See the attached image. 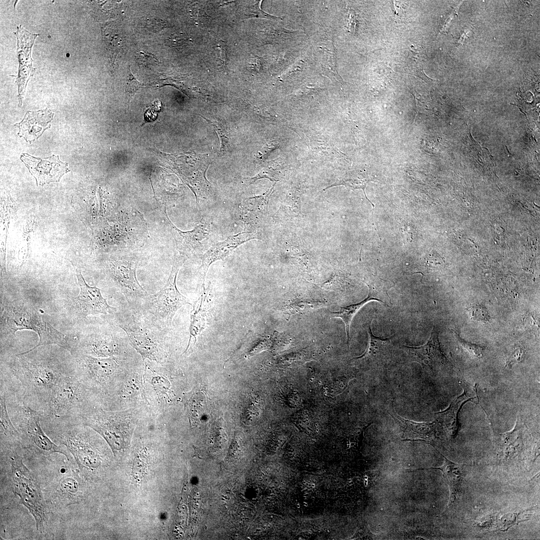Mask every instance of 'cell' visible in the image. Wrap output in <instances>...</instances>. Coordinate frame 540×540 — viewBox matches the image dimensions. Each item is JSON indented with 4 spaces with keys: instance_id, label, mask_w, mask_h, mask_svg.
<instances>
[{
    "instance_id": "obj_11",
    "label": "cell",
    "mask_w": 540,
    "mask_h": 540,
    "mask_svg": "<svg viewBox=\"0 0 540 540\" xmlns=\"http://www.w3.org/2000/svg\"><path fill=\"white\" fill-rule=\"evenodd\" d=\"M124 332L117 329L96 330L78 342L71 354L79 353L97 358L114 356L120 352Z\"/></svg>"
},
{
    "instance_id": "obj_22",
    "label": "cell",
    "mask_w": 540,
    "mask_h": 540,
    "mask_svg": "<svg viewBox=\"0 0 540 540\" xmlns=\"http://www.w3.org/2000/svg\"><path fill=\"white\" fill-rule=\"evenodd\" d=\"M444 461L442 466L438 468H417V470H438L442 473L448 484L450 492L448 506L453 504L458 500L461 493L462 484L464 478V470L465 465L452 462L441 454Z\"/></svg>"
},
{
    "instance_id": "obj_41",
    "label": "cell",
    "mask_w": 540,
    "mask_h": 540,
    "mask_svg": "<svg viewBox=\"0 0 540 540\" xmlns=\"http://www.w3.org/2000/svg\"><path fill=\"white\" fill-rule=\"evenodd\" d=\"M312 487H314V484H312Z\"/></svg>"
},
{
    "instance_id": "obj_17",
    "label": "cell",
    "mask_w": 540,
    "mask_h": 540,
    "mask_svg": "<svg viewBox=\"0 0 540 540\" xmlns=\"http://www.w3.org/2000/svg\"><path fill=\"white\" fill-rule=\"evenodd\" d=\"M17 28L16 32H14L18 40L17 53L19 62L16 82L19 106H21L27 83L35 72V68L32 66L31 52L34 40L38 34L30 33L21 25Z\"/></svg>"
},
{
    "instance_id": "obj_13",
    "label": "cell",
    "mask_w": 540,
    "mask_h": 540,
    "mask_svg": "<svg viewBox=\"0 0 540 540\" xmlns=\"http://www.w3.org/2000/svg\"><path fill=\"white\" fill-rule=\"evenodd\" d=\"M387 412L398 425L402 440L423 441L434 448L440 445L441 437L444 436L440 424L436 420L427 423L416 422L404 418L396 412L392 402L389 406Z\"/></svg>"
},
{
    "instance_id": "obj_38",
    "label": "cell",
    "mask_w": 540,
    "mask_h": 540,
    "mask_svg": "<svg viewBox=\"0 0 540 540\" xmlns=\"http://www.w3.org/2000/svg\"><path fill=\"white\" fill-rule=\"evenodd\" d=\"M523 354L522 348L516 349L509 356L506 362V366L510 368L514 364L521 362L524 358Z\"/></svg>"
},
{
    "instance_id": "obj_31",
    "label": "cell",
    "mask_w": 540,
    "mask_h": 540,
    "mask_svg": "<svg viewBox=\"0 0 540 540\" xmlns=\"http://www.w3.org/2000/svg\"><path fill=\"white\" fill-rule=\"evenodd\" d=\"M208 124L214 129L218 136L220 142V154H224L228 152L230 148V141L228 131L222 123L217 121L209 120L201 115Z\"/></svg>"
},
{
    "instance_id": "obj_2",
    "label": "cell",
    "mask_w": 540,
    "mask_h": 540,
    "mask_svg": "<svg viewBox=\"0 0 540 540\" xmlns=\"http://www.w3.org/2000/svg\"><path fill=\"white\" fill-rule=\"evenodd\" d=\"M90 390L74 375L66 376L53 390L50 401L40 415V423L56 430L82 424V415L94 407Z\"/></svg>"
},
{
    "instance_id": "obj_32",
    "label": "cell",
    "mask_w": 540,
    "mask_h": 540,
    "mask_svg": "<svg viewBox=\"0 0 540 540\" xmlns=\"http://www.w3.org/2000/svg\"><path fill=\"white\" fill-rule=\"evenodd\" d=\"M525 510L510 512L503 514L498 520L497 530L502 532L508 530L516 524H518L522 520H520V515Z\"/></svg>"
},
{
    "instance_id": "obj_33",
    "label": "cell",
    "mask_w": 540,
    "mask_h": 540,
    "mask_svg": "<svg viewBox=\"0 0 540 540\" xmlns=\"http://www.w3.org/2000/svg\"><path fill=\"white\" fill-rule=\"evenodd\" d=\"M454 334L459 346L470 356L477 358H480L483 356L484 352L485 350L484 346L464 340L460 336L456 331H454Z\"/></svg>"
},
{
    "instance_id": "obj_8",
    "label": "cell",
    "mask_w": 540,
    "mask_h": 540,
    "mask_svg": "<svg viewBox=\"0 0 540 540\" xmlns=\"http://www.w3.org/2000/svg\"><path fill=\"white\" fill-rule=\"evenodd\" d=\"M124 412H112L100 408H91L84 414L81 423L100 434L106 441L114 454L126 449L130 445L134 426L130 417L122 418Z\"/></svg>"
},
{
    "instance_id": "obj_5",
    "label": "cell",
    "mask_w": 540,
    "mask_h": 540,
    "mask_svg": "<svg viewBox=\"0 0 540 540\" xmlns=\"http://www.w3.org/2000/svg\"><path fill=\"white\" fill-rule=\"evenodd\" d=\"M18 444L4 446L10 450L9 458L14 493L34 518L37 530L42 533L48 522V508L36 478L18 454Z\"/></svg>"
},
{
    "instance_id": "obj_12",
    "label": "cell",
    "mask_w": 540,
    "mask_h": 540,
    "mask_svg": "<svg viewBox=\"0 0 540 540\" xmlns=\"http://www.w3.org/2000/svg\"><path fill=\"white\" fill-rule=\"evenodd\" d=\"M438 336V328L434 326L426 344L420 346L400 345V348L412 360L419 363L424 369L435 375L450 365L441 350Z\"/></svg>"
},
{
    "instance_id": "obj_26",
    "label": "cell",
    "mask_w": 540,
    "mask_h": 540,
    "mask_svg": "<svg viewBox=\"0 0 540 540\" xmlns=\"http://www.w3.org/2000/svg\"><path fill=\"white\" fill-rule=\"evenodd\" d=\"M1 445H11L22 442V437L10 416L6 399L0 394Z\"/></svg>"
},
{
    "instance_id": "obj_10",
    "label": "cell",
    "mask_w": 540,
    "mask_h": 540,
    "mask_svg": "<svg viewBox=\"0 0 540 540\" xmlns=\"http://www.w3.org/2000/svg\"><path fill=\"white\" fill-rule=\"evenodd\" d=\"M498 458L502 462L522 458L530 452L531 434L520 416H518L516 425L511 431L498 434L494 431Z\"/></svg>"
},
{
    "instance_id": "obj_9",
    "label": "cell",
    "mask_w": 540,
    "mask_h": 540,
    "mask_svg": "<svg viewBox=\"0 0 540 540\" xmlns=\"http://www.w3.org/2000/svg\"><path fill=\"white\" fill-rule=\"evenodd\" d=\"M138 260L122 256L111 260L109 269L118 288L125 296L130 308L137 310L149 294L139 284L136 275Z\"/></svg>"
},
{
    "instance_id": "obj_6",
    "label": "cell",
    "mask_w": 540,
    "mask_h": 540,
    "mask_svg": "<svg viewBox=\"0 0 540 540\" xmlns=\"http://www.w3.org/2000/svg\"><path fill=\"white\" fill-rule=\"evenodd\" d=\"M8 412L14 424L18 428L22 444L34 452L43 455L60 453L69 460L66 448L54 443L46 434L40 421V414L22 402L6 400Z\"/></svg>"
},
{
    "instance_id": "obj_28",
    "label": "cell",
    "mask_w": 540,
    "mask_h": 540,
    "mask_svg": "<svg viewBox=\"0 0 540 540\" xmlns=\"http://www.w3.org/2000/svg\"><path fill=\"white\" fill-rule=\"evenodd\" d=\"M206 396L204 392L196 391L187 395L186 406L192 420H199L206 408Z\"/></svg>"
},
{
    "instance_id": "obj_35",
    "label": "cell",
    "mask_w": 540,
    "mask_h": 540,
    "mask_svg": "<svg viewBox=\"0 0 540 540\" xmlns=\"http://www.w3.org/2000/svg\"><path fill=\"white\" fill-rule=\"evenodd\" d=\"M147 458L142 454L139 455L134 460L132 474L137 480L142 478L146 473Z\"/></svg>"
},
{
    "instance_id": "obj_34",
    "label": "cell",
    "mask_w": 540,
    "mask_h": 540,
    "mask_svg": "<svg viewBox=\"0 0 540 540\" xmlns=\"http://www.w3.org/2000/svg\"><path fill=\"white\" fill-rule=\"evenodd\" d=\"M324 50L326 52H325L326 54V60L322 62L324 70L330 77L334 78H338V80L341 78L336 70L334 52L326 48Z\"/></svg>"
},
{
    "instance_id": "obj_24",
    "label": "cell",
    "mask_w": 540,
    "mask_h": 540,
    "mask_svg": "<svg viewBox=\"0 0 540 540\" xmlns=\"http://www.w3.org/2000/svg\"><path fill=\"white\" fill-rule=\"evenodd\" d=\"M204 290L198 300L194 302L193 309L190 313V338L186 350L183 354L186 352L192 339L195 344L196 337L204 330L207 322V308L210 288L206 289L203 286Z\"/></svg>"
},
{
    "instance_id": "obj_20",
    "label": "cell",
    "mask_w": 540,
    "mask_h": 540,
    "mask_svg": "<svg viewBox=\"0 0 540 540\" xmlns=\"http://www.w3.org/2000/svg\"><path fill=\"white\" fill-rule=\"evenodd\" d=\"M54 115V114L48 108L28 111L22 120L14 124L19 129L18 136L27 142H34L50 127Z\"/></svg>"
},
{
    "instance_id": "obj_15",
    "label": "cell",
    "mask_w": 540,
    "mask_h": 540,
    "mask_svg": "<svg viewBox=\"0 0 540 540\" xmlns=\"http://www.w3.org/2000/svg\"><path fill=\"white\" fill-rule=\"evenodd\" d=\"M372 322L367 327L368 340L366 350L362 354L354 360L370 368H386L393 362L396 344L394 342L392 337L382 338L376 336L372 330Z\"/></svg>"
},
{
    "instance_id": "obj_37",
    "label": "cell",
    "mask_w": 540,
    "mask_h": 540,
    "mask_svg": "<svg viewBox=\"0 0 540 540\" xmlns=\"http://www.w3.org/2000/svg\"><path fill=\"white\" fill-rule=\"evenodd\" d=\"M142 86V84L134 78L130 68L127 76V82L126 84V90H127V92L130 94H134Z\"/></svg>"
},
{
    "instance_id": "obj_21",
    "label": "cell",
    "mask_w": 540,
    "mask_h": 540,
    "mask_svg": "<svg viewBox=\"0 0 540 540\" xmlns=\"http://www.w3.org/2000/svg\"><path fill=\"white\" fill-rule=\"evenodd\" d=\"M464 392L456 398L450 404L448 408L442 412L436 413V420L440 424L443 434L449 440H452L457 436L459 429L458 414L463 404L470 400H474L475 397L468 395L467 386L464 380H462Z\"/></svg>"
},
{
    "instance_id": "obj_27",
    "label": "cell",
    "mask_w": 540,
    "mask_h": 540,
    "mask_svg": "<svg viewBox=\"0 0 540 540\" xmlns=\"http://www.w3.org/2000/svg\"><path fill=\"white\" fill-rule=\"evenodd\" d=\"M374 300L376 301L375 298L370 294H368L367 297L361 302L346 306L340 307L339 310L332 312H330V316L332 318H340L344 322L345 325L347 342L348 344L349 343L350 338V326L353 318L358 311L366 304Z\"/></svg>"
},
{
    "instance_id": "obj_25",
    "label": "cell",
    "mask_w": 540,
    "mask_h": 540,
    "mask_svg": "<svg viewBox=\"0 0 540 540\" xmlns=\"http://www.w3.org/2000/svg\"><path fill=\"white\" fill-rule=\"evenodd\" d=\"M273 187L264 196L246 198L238 206V213L239 218L248 228L254 227L256 224L259 216H260L262 212V210H264L262 206H268V198Z\"/></svg>"
},
{
    "instance_id": "obj_3",
    "label": "cell",
    "mask_w": 540,
    "mask_h": 540,
    "mask_svg": "<svg viewBox=\"0 0 540 540\" xmlns=\"http://www.w3.org/2000/svg\"><path fill=\"white\" fill-rule=\"evenodd\" d=\"M116 324L126 334L131 346L142 356L160 362L164 358V339L170 328L157 326L138 310H122L114 314Z\"/></svg>"
},
{
    "instance_id": "obj_30",
    "label": "cell",
    "mask_w": 540,
    "mask_h": 540,
    "mask_svg": "<svg viewBox=\"0 0 540 540\" xmlns=\"http://www.w3.org/2000/svg\"><path fill=\"white\" fill-rule=\"evenodd\" d=\"M368 288V294H370L376 300L385 306H390L392 304L391 300L388 294V290L394 286L389 281L384 280L382 283L375 284L373 282H366Z\"/></svg>"
},
{
    "instance_id": "obj_39",
    "label": "cell",
    "mask_w": 540,
    "mask_h": 540,
    "mask_svg": "<svg viewBox=\"0 0 540 540\" xmlns=\"http://www.w3.org/2000/svg\"><path fill=\"white\" fill-rule=\"evenodd\" d=\"M147 28L154 32L159 31L167 26L166 22L160 19L152 18L149 20L146 24Z\"/></svg>"
},
{
    "instance_id": "obj_16",
    "label": "cell",
    "mask_w": 540,
    "mask_h": 540,
    "mask_svg": "<svg viewBox=\"0 0 540 540\" xmlns=\"http://www.w3.org/2000/svg\"><path fill=\"white\" fill-rule=\"evenodd\" d=\"M74 268L80 291L78 295L73 299L76 306L82 315L87 316L114 314L116 312V308L108 304L106 298L102 295L100 289L95 286H92L88 284L79 268L74 266Z\"/></svg>"
},
{
    "instance_id": "obj_23",
    "label": "cell",
    "mask_w": 540,
    "mask_h": 540,
    "mask_svg": "<svg viewBox=\"0 0 540 540\" xmlns=\"http://www.w3.org/2000/svg\"><path fill=\"white\" fill-rule=\"evenodd\" d=\"M55 496L60 504L68 506L78 503L82 496L78 475L71 472L62 476L57 484Z\"/></svg>"
},
{
    "instance_id": "obj_7",
    "label": "cell",
    "mask_w": 540,
    "mask_h": 540,
    "mask_svg": "<svg viewBox=\"0 0 540 540\" xmlns=\"http://www.w3.org/2000/svg\"><path fill=\"white\" fill-rule=\"evenodd\" d=\"M4 315L6 323L13 334L28 330L34 331L39 337V341L34 346L18 354H26L40 346L48 344H56L70 353L72 351L73 341L44 320L34 310L24 306H12L6 310Z\"/></svg>"
},
{
    "instance_id": "obj_40",
    "label": "cell",
    "mask_w": 540,
    "mask_h": 540,
    "mask_svg": "<svg viewBox=\"0 0 540 540\" xmlns=\"http://www.w3.org/2000/svg\"><path fill=\"white\" fill-rule=\"evenodd\" d=\"M139 62H142L144 64H151L152 62H155V60H158L155 58L152 54H145L144 52H140L138 54V60Z\"/></svg>"
},
{
    "instance_id": "obj_18",
    "label": "cell",
    "mask_w": 540,
    "mask_h": 540,
    "mask_svg": "<svg viewBox=\"0 0 540 540\" xmlns=\"http://www.w3.org/2000/svg\"><path fill=\"white\" fill-rule=\"evenodd\" d=\"M256 238V235L252 232H242L231 236L226 240L212 246L202 256L200 267L203 286L208 270L212 263L224 258L244 243Z\"/></svg>"
},
{
    "instance_id": "obj_42",
    "label": "cell",
    "mask_w": 540,
    "mask_h": 540,
    "mask_svg": "<svg viewBox=\"0 0 540 540\" xmlns=\"http://www.w3.org/2000/svg\"><path fill=\"white\" fill-rule=\"evenodd\" d=\"M297 506H298V508H299V507H300V506H299L298 504V505H297Z\"/></svg>"
},
{
    "instance_id": "obj_14",
    "label": "cell",
    "mask_w": 540,
    "mask_h": 540,
    "mask_svg": "<svg viewBox=\"0 0 540 540\" xmlns=\"http://www.w3.org/2000/svg\"><path fill=\"white\" fill-rule=\"evenodd\" d=\"M20 159L36 179L37 186L58 182L64 174L70 171L68 164L62 162L58 156L54 154L42 158L23 153Z\"/></svg>"
},
{
    "instance_id": "obj_1",
    "label": "cell",
    "mask_w": 540,
    "mask_h": 540,
    "mask_svg": "<svg viewBox=\"0 0 540 540\" xmlns=\"http://www.w3.org/2000/svg\"><path fill=\"white\" fill-rule=\"evenodd\" d=\"M36 353L16 354L5 368L1 366L0 392L6 398L23 402L40 415L54 389L74 373L72 359L63 362L50 354Z\"/></svg>"
},
{
    "instance_id": "obj_4",
    "label": "cell",
    "mask_w": 540,
    "mask_h": 540,
    "mask_svg": "<svg viewBox=\"0 0 540 540\" xmlns=\"http://www.w3.org/2000/svg\"><path fill=\"white\" fill-rule=\"evenodd\" d=\"M187 258L175 250L171 272L166 284L157 293L149 294L136 310L162 328H170L177 311L186 304H190L176 286L178 273Z\"/></svg>"
},
{
    "instance_id": "obj_29",
    "label": "cell",
    "mask_w": 540,
    "mask_h": 540,
    "mask_svg": "<svg viewBox=\"0 0 540 540\" xmlns=\"http://www.w3.org/2000/svg\"><path fill=\"white\" fill-rule=\"evenodd\" d=\"M320 301L306 300H297L292 301L286 306L285 310L288 316L298 314H305L312 312L325 306Z\"/></svg>"
},
{
    "instance_id": "obj_19",
    "label": "cell",
    "mask_w": 540,
    "mask_h": 540,
    "mask_svg": "<svg viewBox=\"0 0 540 540\" xmlns=\"http://www.w3.org/2000/svg\"><path fill=\"white\" fill-rule=\"evenodd\" d=\"M172 229L176 241V250L186 256L207 246L211 236L210 224L204 220L190 231H181L174 225H172Z\"/></svg>"
},
{
    "instance_id": "obj_36",
    "label": "cell",
    "mask_w": 540,
    "mask_h": 540,
    "mask_svg": "<svg viewBox=\"0 0 540 540\" xmlns=\"http://www.w3.org/2000/svg\"><path fill=\"white\" fill-rule=\"evenodd\" d=\"M470 312L472 318L474 320L488 322L490 319L486 308L482 306H473L470 310Z\"/></svg>"
}]
</instances>
